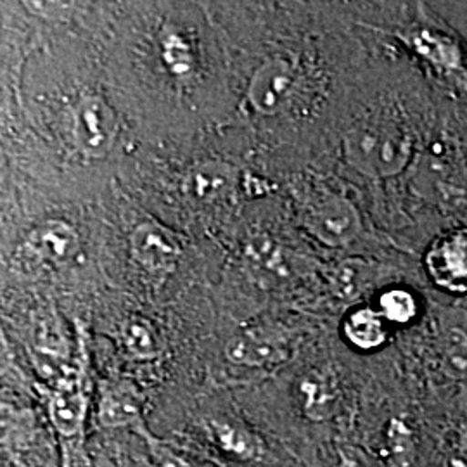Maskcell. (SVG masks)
Returning a JSON list of instances; mask_svg holds the SVG:
<instances>
[{
	"mask_svg": "<svg viewBox=\"0 0 467 467\" xmlns=\"http://www.w3.org/2000/svg\"><path fill=\"white\" fill-rule=\"evenodd\" d=\"M395 200L400 248L416 258L440 231L467 225V104L445 99Z\"/></svg>",
	"mask_w": 467,
	"mask_h": 467,
	"instance_id": "cell-2",
	"label": "cell"
},
{
	"mask_svg": "<svg viewBox=\"0 0 467 467\" xmlns=\"http://www.w3.org/2000/svg\"><path fill=\"white\" fill-rule=\"evenodd\" d=\"M248 254L256 264H260L262 267L270 268L274 274H279V275L287 274V264H285L283 250L274 241L254 239L250 244Z\"/></svg>",
	"mask_w": 467,
	"mask_h": 467,
	"instance_id": "cell-20",
	"label": "cell"
},
{
	"mask_svg": "<svg viewBox=\"0 0 467 467\" xmlns=\"http://www.w3.org/2000/svg\"><path fill=\"white\" fill-rule=\"evenodd\" d=\"M298 85V71L283 57H275L258 67L251 78L248 98L262 115H277L289 104Z\"/></svg>",
	"mask_w": 467,
	"mask_h": 467,
	"instance_id": "cell-7",
	"label": "cell"
},
{
	"mask_svg": "<svg viewBox=\"0 0 467 467\" xmlns=\"http://www.w3.org/2000/svg\"><path fill=\"white\" fill-rule=\"evenodd\" d=\"M26 246L36 258L54 265H63L78 251L80 239L71 225L59 220H49L28 234Z\"/></svg>",
	"mask_w": 467,
	"mask_h": 467,
	"instance_id": "cell-12",
	"label": "cell"
},
{
	"mask_svg": "<svg viewBox=\"0 0 467 467\" xmlns=\"http://www.w3.org/2000/svg\"><path fill=\"white\" fill-rule=\"evenodd\" d=\"M225 355L237 366L267 368L281 364L289 357V345L284 334L265 327H251L229 339Z\"/></svg>",
	"mask_w": 467,
	"mask_h": 467,
	"instance_id": "cell-8",
	"label": "cell"
},
{
	"mask_svg": "<svg viewBox=\"0 0 467 467\" xmlns=\"http://www.w3.org/2000/svg\"><path fill=\"white\" fill-rule=\"evenodd\" d=\"M121 337L125 348L137 358H152L158 355V339L150 324L142 318H130L123 324Z\"/></svg>",
	"mask_w": 467,
	"mask_h": 467,
	"instance_id": "cell-17",
	"label": "cell"
},
{
	"mask_svg": "<svg viewBox=\"0 0 467 467\" xmlns=\"http://www.w3.org/2000/svg\"><path fill=\"white\" fill-rule=\"evenodd\" d=\"M445 467H467V438H459L445 455Z\"/></svg>",
	"mask_w": 467,
	"mask_h": 467,
	"instance_id": "cell-21",
	"label": "cell"
},
{
	"mask_svg": "<svg viewBox=\"0 0 467 467\" xmlns=\"http://www.w3.org/2000/svg\"><path fill=\"white\" fill-rule=\"evenodd\" d=\"M130 246L135 260L156 272H168L175 267L179 248L170 234L154 222H144L135 227L130 235Z\"/></svg>",
	"mask_w": 467,
	"mask_h": 467,
	"instance_id": "cell-11",
	"label": "cell"
},
{
	"mask_svg": "<svg viewBox=\"0 0 467 467\" xmlns=\"http://www.w3.org/2000/svg\"><path fill=\"white\" fill-rule=\"evenodd\" d=\"M118 121L111 106L98 96H87L78 102L73 134L77 148L87 158H104L117 140Z\"/></svg>",
	"mask_w": 467,
	"mask_h": 467,
	"instance_id": "cell-6",
	"label": "cell"
},
{
	"mask_svg": "<svg viewBox=\"0 0 467 467\" xmlns=\"http://www.w3.org/2000/svg\"><path fill=\"white\" fill-rule=\"evenodd\" d=\"M447 98L403 54L395 82L351 115L341 135L345 165L370 182L397 185V192L433 134Z\"/></svg>",
	"mask_w": 467,
	"mask_h": 467,
	"instance_id": "cell-1",
	"label": "cell"
},
{
	"mask_svg": "<svg viewBox=\"0 0 467 467\" xmlns=\"http://www.w3.org/2000/svg\"><path fill=\"white\" fill-rule=\"evenodd\" d=\"M161 467H181L177 462H175V459H163V462H161Z\"/></svg>",
	"mask_w": 467,
	"mask_h": 467,
	"instance_id": "cell-22",
	"label": "cell"
},
{
	"mask_svg": "<svg viewBox=\"0 0 467 467\" xmlns=\"http://www.w3.org/2000/svg\"><path fill=\"white\" fill-rule=\"evenodd\" d=\"M431 295L424 284L395 281L381 289L376 310L389 327H410L426 316Z\"/></svg>",
	"mask_w": 467,
	"mask_h": 467,
	"instance_id": "cell-9",
	"label": "cell"
},
{
	"mask_svg": "<svg viewBox=\"0 0 467 467\" xmlns=\"http://www.w3.org/2000/svg\"><path fill=\"white\" fill-rule=\"evenodd\" d=\"M237 184V170L220 160H210L192 168L185 177V192L192 200L217 202L225 200Z\"/></svg>",
	"mask_w": 467,
	"mask_h": 467,
	"instance_id": "cell-14",
	"label": "cell"
},
{
	"mask_svg": "<svg viewBox=\"0 0 467 467\" xmlns=\"http://www.w3.org/2000/svg\"><path fill=\"white\" fill-rule=\"evenodd\" d=\"M343 334L357 350L374 351L388 343L391 327L376 306L360 305L350 310L343 320Z\"/></svg>",
	"mask_w": 467,
	"mask_h": 467,
	"instance_id": "cell-15",
	"label": "cell"
},
{
	"mask_svg": "<svg viewBox=\"0 0 467 467\" xmlns=\"http://www.w3.org/2000/svg\"><path fill=\"white\" fill-rule=\"evenodd\" d=\"M218 443L223 451L235 453L243 459H254L260 453V441L253 434L227 422H217L215 426Z\"/></svg>",
	"mask_w": 467,
	"mask_h": 467,
	"instance_id": "cell-18",
	"label": "cell"
},
{
	"mask_svg": "<svg viewBox=\"0 0 467 467\" xmlns=\"http://www.w3.org/2000/svg\"><path fill=\"white\" fill-rule=\"evenodd\" d=\"M87 407L88 399L78 374L67 376L57 384L49 403L50 420L57 433L63 436L80 433L87 418Z\"/></svg>",
	"mask_w": 467,
	"mask_h": 467,
	"instance_id": "cell-10",
	"label": "cell"
},
{
	"mask_svg": "<svg viewBox=\"0 0 467 467\" xmlns=\"http://www.w3.org/2000/svg\"><path fill=\"white\" fill-rule=\"evenodd\" d=\"M428 289L453 301L467 300V225H453L434 235L419 254Z\"/></svg>",
	"mask_w": 467,
	"mask_h": 467,
	"instance_id": "cell-5",
	"label": "cell"
},
{
	"mask_svg": "<svg viewBox=\"0 0 467 467\" xmlns=\"http://www.w3.org/2000/svg\"><path fill=\"white\" fill-rule=\"evenodd\" d=\"M301 222L306 233L331 250H350L368 234L357 202L327 185H317L306 196L301 208Z\"/></svg>",
	"mask_w": 467,
	"mask_h": 467,
	"instance_id": "cell-4",
	"label": "cell"
},
{
	"mask_svg": "<svg viewBox=\"0 0 467 467\" xmlns=\"http://www.w3.org/2000/svg\"><path fill=\"white\" fill-rule=\"evenodd\" d=\"M393 19L374 26L451 99L467 104V40L430 4L393 5Z\"/></svg>",
	"mask_w": 467,
	"mask_h": 467,
	"instance_id": "cell-3",
	"label": "cell"
},
{
	"mask_svg": "<svg viewBox=\"0 0 467 467\" xmlns=\"http://www.w3.org/2000/svg\"><path fill=\"white\" fill-rule=\"evenodd\" d=\"M98 419L106 428L132 426L140 420V399L129 383L108 384L102 388Z\"/></svg>",
	"mask_w": 467,
	"mask_h": 467,
	"instance_id": "cell-16",
	"label": "cell"
},
{
	"mask_svg": "<svg viewBox=\"0 0 467 467\" xmlns=\"http://www.w3.org/2000/svg\"><path fill=\"white\" fill-rule=\"evenodd\" d=\"M298 395L305 416L312 420L333 418L339 405V386L327 368H312L298 381Z\"/></svg>",
	"mask_w": 467,
	"mask_h": 467,
	"instance_id": "cell-13",
	"label": "cell"
},
{
	"mask_svg": "<svg viewBox=\"0 0 467 467\" xmlns=\"http://www.w3.org/2000/svg\"><path fill=\"white\" fill-rule=\"evenodd\" d=\"M161 46H163V59L167 61L170 71L181 77L187 75L192 67V57L184 38L179 34H167Z\"/></svg>",
	"mask_w": 467,
	"mask_h": 467,
	"instance_id": "cell-19",
	"label": "cell"
}]
</instances>
